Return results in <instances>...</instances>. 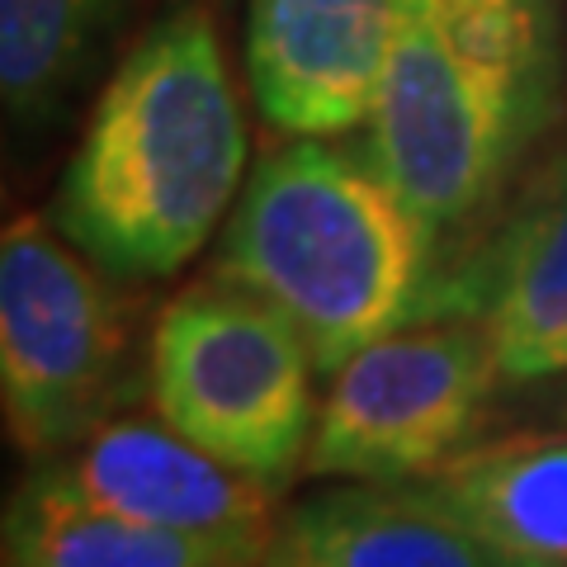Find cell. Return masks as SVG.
Returning a JSON list of instances; mask_svg holds the SVG:
<instances>
[{
    "label": "cell",
    "mask_w": 567,
    "mask_h": 567,
    "mask_svg": "<svg viewBox=\"0 0 567 567\" xmlns=\"http://www.w3.org/2000/svg\"><path fill=\"white\" fill-rule=\"evenodd\" d=\"M246 181V123L208 14L181 0L118 62L48 223L118 279H166L208 246Z\"/></svg>",
    "instance_id": "obj_1"
},
{
    "label": "cell",
    "mask_w": 567,
    "mask_h": 567,
    "mask_svg": "<svg viewBox=\"0 0 567 567\" xmlns=\"http://www.w3.org/2000/svg\"><path fill=\"white\" fill-rule=\"evenodd\" d=\"M406 487L458 520L506 567H567V435L520 431L468 440Z\"/></svg>",
    "instance_id": "obj_9"
},
{
    "label": "cell",
    "mask_w": 567,
    "mask_h": 567,
    "mask_svg": "<svg viewBox=\"0 0 567 567\" xmlns=\"http://www.w3.org/2000/svg\"><path fill=\"white\" fill-rule=\"evenodd\" d=\"M48 464L85 502L114 511V516L233 544L256 563L270 548L279 520V492L270 483L213 458L156 412H123L110 425H100L91 440H81L71 454L48 458Z\"/></svg>",
    "instance_id": "obj_7"
},
{
    "label": "cell",
    "mask_w": 567,
    "mask_h": 567,
    "mask_svg": "<svg viewBox=\"0 0 567 567\" xmlns=\"http://www.w3.org/2000/svg\"><path fill=\"white\" fill-rule=\"evenodd\" d=\"M260 567H506L406 483H322L279 511Z\"/></svg>",
    "instance_id": "obj_10"
},
{
    "label": "cell",
    "mask_w": 567,
    "mask_h": 567,
    "mask_svg": "<svg viewBox=\"0 0 567 567\" xmlns=\"http://www.w3.org/2000/svg\"><path fill=\"white\" fill-rule=\"evenodd\" d=\"M10 567H260L251 554L218 539L114 516L66 483L43 458L6 511Z\"/></svg>",
    "instance_id": "obj_12"
},
{
    "label": "cell",
    "mask_w": 567,
    "mask_h": 567,
    "mask_svg": "<svg viewBox=\"0 0 567 567\" xmlns=\"http://www.w3.org/2000/svg\"><path fill=\"white\" fill-rule=\"evenodd\" d=\"M502 383L483 317L388 331L331 374L303 477L416 483L468 445Z\"/></svg>",
    "instance_id": "obj_6"
},
{
    "label": "cell",
    "mask_w": 567,
    "mask_h": 567,
    "mask_svg": "<svg viewBox=\"0 0 567 567\" xmlns=\"http://www.w3.org/2000/svg\"><path fill=\"white\" fill-rule=\"evenodd\" d=\"M114 279L48 213H24L0 237V402L29 458L71 454L147 393Z\"/></svg>",
    "instance_id": "obj_5"
},
{
    "label": "cell",
    "mask_w": 567,
    "mask_h": 567,
    "mask_svg": "<svg viewBox=\"0 0 567 567\" xmlns=\"http://www.w3.org/2000/svg\"><path fill=\"white\" fill-rule=\"evenodd\" d=\"M477 317L492 331L506 383L567 374V152L511 223Z\"/></svg>",
    "instance_id": "obj_11"
},
{
    "label": "cell",
    "mask_w": 567,
    "mask_h": 567,
    "mask_svg": "<svg viewBox=\"0 0 567 567\" xmlns=\"http://www.w3.org/2000/svg\"><path fill=\"white\" fill-rule=\"evenodd\" d=\"M529 6H544V10H558V0H529Z\"/></svg>",
    "instance_id": "obj_14"
},
{
    "label": "cell",
    "mask_w": 567,
    "mask_h": 567,
    "mask_svg": "<svg viewBox=\"0 0 567 567\" xmlns=\"http://www.w3.org/2000/svg\"><path fill=\"white\" fill-rule=\"evenodd\" d=\"M431 227L331 137H293L246 175L213 275L260 293L308 341L317 374L416 322L431 289Z\"/></svg>",
    "instance_id": "obj_3"
},
{
    "label": "cell",
    "mask_w": 567,
    "mask_h": 567,
    "mask_svg": "<svg viewBox=\"0 0 567 567\" xmlns=\"http://www.w3.org/2000/svg\"><path fill=\"white\" fill-rule=\"evenodd\" d=\"M128 0H0V95L14 128H39L76 95Z\"/></svg>",
    "instance_id": "obj_13"
},
{
    "label": "cell",
    "mask_w": 567,
    "mask_h": 567,
    "mask_svg": "<svg viewBox=\"0 0 567 567\" xmlns=\"http://www.w3.org/2000/svg\"><path fill=\"white\" fill-rule=\"evenodd\" d=\"M402 0H246V71L265 123L289 137L364 128Z\"/></svg>",
    "instance_id": "obj_8"
},
{
    "label": "cell",
    "mask_w": 567,
    "mask_h": 567,
    "mask_svg": "<svg viewBox=\"0 0 567 567\" xmlns=\"http://www.w3.org/2000/svg\"><path fill=\"white\" fill-rule=\"evenodd\" d=\"M317 360L260 293L208 275L156 312L147 402L213 458L284 492L303 477L317 431Z\"/></svg>",
    "instance_id": "obj_4"
},
{
    "label": "cell",
    "mask_w": 567,
    "mask_h": 567,
    "mask_svg": "<svg viewBox=\"0 0 567 567\" xmlns=\"http://www.w3.org/2000/svg\"><path fill=\"white\" fill-rule=\"evenodd\" d=\"M558 91V10L529 0H402L364 156L445 237L529 152Z\"/></svg>",
    "instance_id": "obj_2"
}]
</instances>
